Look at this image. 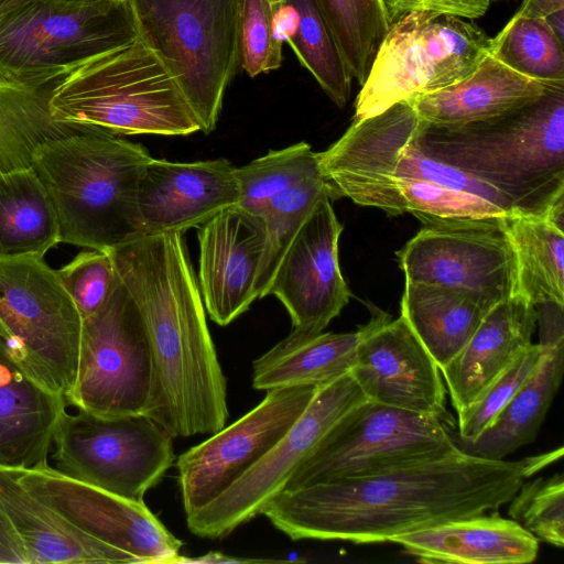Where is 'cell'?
Segmentation results:
<instances>
[{"instance_id":"cell-44","label":"cell","mask_w":564,"mask_h":564,"mask_svg":"<svg viewBox=\"0 0 564 564\" xmlns=\"http://www.w3.org/2000/svg\"><path fill=\"white\" fill-rule=\"evenodd\" d=\"M0 563L29 564L24 547L0 505Z\"/></svg>"},{"instance_id":"cell-7","label":"cell","mask_w":564,"mask_h":564,"mask_svg":"<svg viewBox=\"0 0 564 564\" xmlns=\"http://www.w3.org/2000/svg\"><path fill=\"white\" fill-rule=\"evenodd\" d=\"M139 37L130 0L29 1L0 13V79L41 89Z\"/></svg>"},{"instance_id":"cell-20","label":"cell","mask_w":564,"mask_h":564,"mask_svg":"<svg viewBox=\"0 0 564 564\" xmlns=\"http://www.w3.org/2000/svg\"><path fill=\"white\" fill-rule=\"evenodd\" d=\"M138 204L143 234H184L224 209L240 206L236 166L226 159L151 158L141 174Z\"/></svg>"},{"instance_id":"cell-16","label":"cell","mask_w":564,"mask_h":564,"mask_svg":"<svg viewBox=\"0 0 564 564\" xmlns=\"http://www.w3.org/2000/svg\"><path fill=\"white\" fill-rule=\"evenodd\" d=\"M318 387L269 390L254 409L178 456L185 514L209 503L258 463L303 414Z\"/></svg>"},{"instance_id":"cell-25","label":"cell","mask_w":564,"mask_h":564,"mask_svg":"<svg viewBox=\"0 0 564 564\" xmlns=\"http://www.w3.org/2000/svg\"><path fill=\"white\" fill-rule=\"evenodd\" d=\"M391 542L425 563L527 564L539 553V540L497 511L402 534Z\"/></svg>"},{"instance_id":"cell-11","label":"cell","mask_w":564,"mask_h":564,"mask_svg":"<svg viewBox=\"0 0 564 564\" xmlns=\"http://www.w3.org/2000/svg\"><path fill=\"white\" fill-rule=\"evenodd\" d=\"M75 409L69 412L66 405L59 417L50 467L67 478L143 501L172 466L174 437L144 414L101 417Z\"/></svg>"},{"instance_id":"cell-39","label":"cell","mask_w":564,"mask_h":564,"mask_svg":"<svg viewBox=\"0 0 564 564\" xmlns=\"http://www.w3.org/2000/svg\"><path fill=\"white\" fill-rule=\"evenodd\" d=\"M509 503V517L539 541L564 546V477L561 473L524 481Z\"/></svg>"},{"instance_id":"cell-36","label":"cell","mask_w":564,"mask_h":564,"mask_svg":"<svg viewBox=\"0 0 564 564\" xmlns=\"http://www.w3.org/2000/svg\"><path fill=\"white\" fill-rule=\"evenodd\" d=\"M324 196L333 198L332 188L319 175L274 195L260 208L265 230V246L257 275L254 291L258 299L265 296L276 267L316 203Z\"/></svg>"},{"instance_id":"cell-8","label":"cell","mask_w":564,"mask_h":564,"mask_svg":"<svg viewBox=\"0 0 564 564\" xmlns=\"http://www.w3.org/2000/svg\"><path fill=\"white\" fill-rule=\"evenodd\" d=\"M141 41L191 107L200 131L217 124L239 62L241 0H130Z\"/></svg>"},{"instance_id":"cell-46","label":"cell","mask_w":564,"mask_h":564,"mask_svg":"<svg viewBox=\"0 0 564 564\" xmlns=\"http://www.w3.org/2000/svg\"><path fill=\"white\" fill-rule=\"evenodd\" d=\"M560 10H564V0H522L516 13L522 17L543 19Z\"/></svg>"},{"instance_id":"cell-50","label":"cell","mask_w":564,"mask_h":564,"mask_svg":"<svg viewBox=\"0 0 564 564\" xmlns=\"http://www.w3.org/2000/svg\"><path fill=\"white\" fill-rule=\"evenodd\" d=\"M271 4H275V3H279L281 2L282 0H269Z\"/></svg>"},{"instance_id":"cell-47","label":"cell","mask_w":564,"mask_h":564,"mask_svg":"<svg viewBox=\"0 0 564 564\" xmlns=\"http://www.w3.org/2000/svg\"><path fill=\"white\" fill-rule=\"evenodd\" d=\"M243 562H271L268 560H251V558H236L228 557L220 553H208L195 558H188L181 556L177 563H243Z\"/></svg>"},{"instance_id":"cell-33","label":"cell","mask_w":564,"mask_h":564,"mask_svg":"<svg viewBox=\"0 0 564 564\" xmlns=\"http://www.w3.org/2000/svg\"><path fill=\"white\" fill-rule=\"evenodd\" d=\"M490 52L513 70L550 87H564V51L542 18L517 13L491 39Z\"/></svg>"},{"instance_id":"cell-35","label":"cell","mask_w":564,"mask_h":564,"mask_svg":"<svg viewBox=\"0 0 564 564\" xmlns=\"http://www.w3.org/2000/svg\"><path fill=\"white\" fill-rule=\"evenodd\" d=\"M360 87L390 24L381 0H317Z\"/></svg>"},{"instance_id":"cell-15","label":"cell","mask_w":564,"mask_h":564,"mask_svg":"<svg viewBox=\"0 0 564 564\" xmlns=\"http://www.w3.org/2000/svg\"><path fill=\"white\" fill-rule=\"evenodd\" d=\"M397 257L409 282L470 291L494 304L516 291V257L502 217L426 224Z\"/></svg>"},{"instance_id":"cell-22","label":"cell","mask_w":564,"mask_h":564,"mask_svg":"<svg viewBox=\"0 0 564 564\" xmlns=\"http://www.w3.org/2000/svg\"><path fill=\"white\" fill-rule=\"evenodd\" d=\"M541 355L539 362L494 423L474 440H460L452 432L459 451L500 460L536 437L564 372L563 310L546 306L538 311Z\"/></svg>"},{"instance_id":"cell-12","label":"cell","mask_w":564,"mask_h":564,"mask_svg":"<svg viewBox=\"0 0 564 564\" xmlns=\"http://www.w3.org/2000/svg\"><path fill=\"white\" fill-rule=\"evenodd\" d=\"M453 430V421L368 400L326 434L285 488L369 476L446 457L459 451Z\"/></svg>"},{"instance_id":"cell-19","label":"cell","mask_w":564,"mask_h":564,"mask_svg":"<svg viewBox=\"0 0 564 564\" xmlns=\"http://www.w3.org/2000/svg\"><path fill=\"white\" fill-rule=\"evenodd\" d=\"M362 329L350 373L367 399L453 421L441 369L406 321L378 312Z\"/></svg>"},{"instance_id":"cell-41","label":"cell","mask_w":564,"mask_h":564,"mask_svg":"<svg viewBox=\"0 0 564 564\" xmlns=\"http://www.w3.org/2000/svg\"><path fill=\"white\" fill-rule=\"evenodd\" d=\"M282 44L272 28L269 0H241L239 14V61L254 77L278 69L282 63Z\"/></svg>"},{"instance_id":"cell-10","label":"cell","mask_w":564,"mask_h":564,"mask_svg":"<svg viewBox=\"0 0 564 564\" xmlns=\"http://www.w3.org/2000/svg\"><path fill=\"white\" fill-rule=\"evenodd\" d=\"M491 39L463 18L410 13L391 24L355 102L352 121L451 86L471 74Z\"/></svg>"},{"instance_id":"cell-40","label":"cell","mask_w":564,"mask_h":564,"mask_svg":"<svg viewBox=\"0 0 564 564\" xmlns=\"http://www.w3.org/2000/svg\"><path fill=\"white\" fill-rule=\"evenodd\" d=\"M541 345L531 344L470 405L457 413L460 440H474L488 429L534 371Z\"/></svg>"},{"instance_id":"cell-48","label":"cell","mask_w":564,"mask_h":564,"mask_svg":"<svg viewBox=\"0 0 564 564\" xmlns=\"http://www.w3.org/2000/svg\"><path fill=\"white\" fill-rule=\"evenodd\" d=\"M29 1H43L62 6L80 7L113 0H0V13Z\"/></svg>"},{"instance_id":"cell-9","label":"cell","mask_w":564,"mask_h":564,"mask_svg":"<svg viewBox=\"0 0 564 564\" xmlns=\"http://www.w3.org/2000/svg\"><path fill=\"white\" fill-rule=\"evenodd\" d=\"M83 318L43 259L0 257V338L22 369L66 402L76 380Z\"/></svg>"},{"instance_id":"cell-42","label":"cell","mask_w":564,"mask_h":564,"mask_svg":"<svg viewBox=\"0 0 564 564\" xmlns=\"http://www.w3.org/2000/svg\"><path fill=\"white\" fill-rule=\"evenodd\" d=\"M89 250L78 253L69 263L56 270L83 319L102 306L116 281L109 252Z\"/></svg>"},{"instance_id":"cell-27","label":"cell","mask_w":564,"mask_h":564,"mask_svg":"<svg viewBox=\"0 0 564 564\" xmlns=\"http://www.w3.org/2000/svg\"><path fill=\"white\" fill-rule=\"evenodd\" d=\"M0 505L18 534L29 564L140 563L101 542L32 495L10 469L0 467Z\"/></svg>"},{"instance_id":"cell-28","label":"cell","mask_w":564,"mask_h":564,"mask_svg":"<svg viewBox=\"0 0 564 564\" xmlns=\"http://www.w3.org/2000/svg\"><path fill=\"white\" fill-rule=\"evenodd\" d=\"M494 305L470 291L405 281L400 307L401 316L442 369Z\"/></svg>"},{"instance_id":"cell-18","label":"cell","mask_w":564,"mask_h":564,"mask_svg":"<svg viewBox=\"0 0 564 564\" xmlns=\"http://www.w3.org/2000/svg\"><path fill=\"white\" fill-rule=\"evenodd\" d=\"M343 225L330 197H322L284 251L265 291L290 314L293 329L318 334L348 304L350 290L341 274L338 241Z\"/></svg>"},{"instance_id":"cell-31","label":"cell","mask_w":564,"mask_h":564,"mask_svg":"<svg viewBox=\"0 0 564 564\" xmlns=\"http://www.w3.org/2000/svg\"><path fill=\"white\" fill-rule=\"evenodd\" d=\"M516 257V291L535 307H564V231L544 218L513 210L502 217Z\"/></svg>"},{"instance_id":"cell-23","label":"cell","mask_w":564,"mask_h":564,"mask_svg":"<svg viewBox=\"0 0 564 564\" xmlns=\"http://www.w3.org/2000/svg\"><path fill=\"white\" fill-rule=\"evenodd\" d=\"M536 307L520 294L499 301L441 369L456 413L470 405L531 344Z\"/></svg>"},{"instance_id":"cell-34","label":"cell","mask_w":564,"mask_h":564,"mask_svg":"<svg viewBox=\"0 0 564 564\" xmlns=\"http://www.w3.org/2000/svg\"><path fill=\"white\" fill-rule=\"evenodd\" d=\"M294 6L299 23L286 41L332 101L343 108L351 91L352 76L317 0H284Z\"/></svg>"},{"instance_id":"cell-24","label":"cell","mask_w":564,"mask_h":564,"mask_svg":"<svg viewBox=\"0 0 564 564\" xmlns=\"http://www.w3.org/2000/svg\"><path fill=\"white\" fill-rule=\"evenodd\" d=\"M66 400L32 379L0 338V467H50L53 436Z\"/></svg>"},{"instance_id":"cell-43","label":"cell","mask_w":564,"mask_h":564,"mask_svg":"<svg viewBox=\"0 0 564 564\" xmlns=\"http://www.w3.org/2000/svg\"><path fill=\"white\" fill-rule=\"evenodd\" d=\"M389 24L414 12H435L463 19L484 15L490 0H381Z\"/></svg>"},{"instance_id":"cell-14","label":"cell","mask_w":564,"mask_h":564,"mask_svg":"<svg viewBox=\"0 0 564 564\" xmlns=\"http://www.w3.org/2000/svg\"><path fill=\"white\" fill-rule=\"evenodd\" d=\"M366 401L350 372L319 386L303 414L258 463L217 498L186 516L189 531L219 539L261 514L326 434Z\"/></svg>"},{"instance_id":"cell-13","label":"cell","mask_w":564,"mask_h":564,"mask_svg":"<svg viewBox=\"0 0 564 564\" xmlns=\"http://www.w3.org/2000/svg\"><path fill=\"white\" fill-rule=\"evenodd\" d=\"M151 387L148 337L116 274L106 302L83 319L76 380L67 404L101 417L144 414Z\"/></svg>"},{"instance_id":"cell-2","label":"cell","mask_w":564,"mask_h":564,"mask_svg":"<svg viewBox=\"0 0 564 564\" xmlns=\"http://www.w3.org/2000/svg\"><path fill=\"white\" fill-rule=\"evenodd\" d=\"M108 252L151 350L144 415L173 437L218 432L228 419L226 378L183 232L143 234Z\"/></svg>"},{"instance_id":"cell-3","label":"cell","mask_w":564,"mask_h":564,"mask_svg":"<svg viewBox=\"0 0 564 564\" xmlns=\"http://www.w3.org/2000/svg\"><path fill=\"white\" fill-rule=\"evenodd\" d=\"M148 150L94 128L42 142L32 167L55 209L59 242L110 251L143 235L139 182Z\"/></svg>"},{"instance_id":"cell-1","label":"cell","mask_w":564,"mask_h":564,"mask_svg":"<svg viewBox=\"0 0 564 564\" xmlns=\"http://www.w3.org/2000/svg\"><path fill=\"white\" fill-rule=\"evenodd\" d=\"M563 448L521 460L458 451L387 471L285 488L262 513L291 540L391 542L509 503L527 478L561 458Z\"/></svg>"},{"instance_id":"cell-45","label":"cell","mask_w":564,"mask_h":564,"mask_svg":"<svg viewBox=\"0 0 564 564\" xmlns=\"http://www.w3.org/2000/svg\"><path fill=\"white\" fill-rule=\"evenodd\" d=\"M297 23L299 13L293 4L284 0L272 4V28L278 40L288 41L295 32Z\"/></svg>"},{"instance_id":"cell-32","label":"cell","mask_w":564,"mask_h":564,"mask_svg":"<svg viewBox=\"0 0 564 564\" xmlns=\"http://www.w3.org/2000/svg\"><path fill=\"white\" fill-rule=\"evenodd\" d=\"M52 86L33 89L0 79V173L32 166L42 142L78 128L52 118Z\"/></svg>"},{"instance_id":"cell-21","label":"cell","mask_w":564,"mask_h":564,"mask_svg":"<svg viewBox=\"0 0 564 564\" xmlns=\"http://www.w3.org/2000/svg\"><path fill=\"white\" fill-rule=\"evenodd\" d=\"M199 291L213 322L226 326L248 311L264 252L260 216L240 206L221 210L198 227Z\"/></svg>"},{"instance_id":"cell-5","label":"cell","mask_w":564,"mask_h":564,"mask_svg":"<svg viewBox=\"0 0 564 564\" xmlns=\"http://www.w3.org/2000/svg\"><path fill=\"white\" fill-rule=\"evenodd\" d=\"M48 107L59 123L118 135L200 131L180 88L140 37L55 83Z\"/></svg>"},{"instance_id":"cell-30","label":"cell","mask_w":564,"mask_h":564,"mask_svg":"<svg viewBox=\"0 0 564 564\" xmlns=\"http://www.w3.org/2000/svg\"><path fill=\"white\" fill-rule=\"evenodd\" d=\"M58 242L57 216L34 169L0 173V257L43 259Z\"/></svg>"},{"instance_id":"cell-6","label":"cell","mask_w":564,"mask_h":564,"mask_svg":"<svg viewBox=\"0 0 564 564\" xmlns=\"http://www.w3.org/2000/svg\"><path fill=\"white\" fill-rule=\"evenodd\" d=\"M424 126L409 100L352 121L334 144L318 153L333 199L347 197L358 205L398 216L393 185L397 180L408 178L469 192L509 213L514 210L497 188L424 153L420 147Z\"/></svg>"},{"instance_id":"cell-26","label":"cell","mask_w":564,"mask_h":564,"mask_svg":"<svg viewBox=\"0 0 564 564\" xmlns=\"http://www.w3.org/2000/svg\"><path fill=\"white\" fill-rule=\"evenodd\" d=\"M549 87L513 70L489 48L478 67L464 79L408 100L427 124L459 128L532 104Z\"/></svg>"},{"instance_id":"cell-38","label":"cell","mask_w":564,"mask_h":564,"mask_svg":"<svg viewBox=\"0 0 564 564\" xmlns=\"http://www.w3.org/2000/svg\"><path fill=\"white\" fill-rule=\"evenodd\" d=\"M393 191L400 215L411 213L424 225L501 218L510 214L479 195L429 181L400 178L394 182Z\"/></svg>"},{"instance_id":"cell-4","label":"cell","mask_w":564,"mask_h":564,"mask_svg":"<svg viewBox=\"0 0 564 564\" xmlns=\"http://www.w3.org/2000/svg\"><path fill=\"white\" fill-rule=\"evenodd\" d=\"M424 153L497 188L514 210L544 218L564 196V87L536 101L459 128L425 122Z\"/></svg>"},{"instance_id":"cell-17","label":"cell","mask_w":564,"mask_h":564,"mask_svg":"<svg viewBox=\"0 0 564 564\" xmlns=\"http://www.w3.org/2000/svg\"><path fill=\"white\" fill-rule=\"evenodd\" d=\"M32 495L87 534L140 563H177L182 541L137 501L67 478L51 467L12 470Z\"/></svg>"},{"instance_id":"cell-29","label":"cell","mask_w":564,"mask_h":564,"mask_svg":"<svg viewBox=\"0 0 564 564\" xmlns=\"http://www.w3.org/2000/svg\"><path fill=\"white\" fill-rule=\"evenodd\" d=\"M362 326L349 333L303 334L288 337L252 364L256 390L322 386L350 372Z\"/></svg>"},{"instance_id":"cell-49","label":"cell","mask_w":564,"mask_h":564,"mask_svg":"<svg viewBox=\"0 0 564 564\" xmlns=\"http://www.w3.org/2000/svg\"><path fill=\"white\" fill-rule=\"evenodd\" d=\"M555 34L563 40V26H564V10L556 11L545 18H543Z\"/></svg>"},{"instance_id":"cell-37","label":"cell","mask_w":564,"mask_h":564,"mask_svg":"<svg viewBox=\"0 0 564 564\" xmlns=\"http://www.w3.org/2000/svg\"><path fill=\"white\" fill-rule=\"evenodd\" d=\"M322 174L319 154L306 142H299L236 167L240 207L258 215L262 205L276 194Z\"/></svg>"}]
</instances>
